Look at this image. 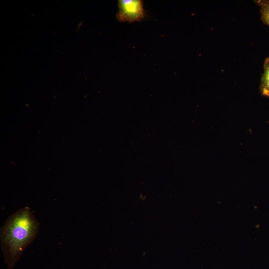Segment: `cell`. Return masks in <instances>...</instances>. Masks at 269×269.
<instances>
[{
  "label": "cell",
  "instance_id": "6da1fadb",
  "mask_svg": "<svg viewBox=\"0 0 269 269\" xmlns=\"http://www.w3.org/2000/svg\"><path fill=\"white\" fill-rule=\"evenodd\" d=\"M39 223L25 206L10 215L1 228V246L8 269L19 260L25 249L38 234Z\"/></svg>",
  "mask_w": 269,
  "mask_h": 269
},
{
  "label": "cell",
  "instance_id": "7a4b0ae2",
  "mask_svg": "<svg viewBox=\"0 0 269 269\" xmlns=\"http://www.w3.org/2000/svg\"><path fill=\"white\" fill-rule=\"evenodd\" d=\"M117 19L122 22L140 21L144 17L143 4L140 0H119Z\"/></svg>",
  "mask_w": 269,
  "mask_h": 269
},
{
  "label": "cell",
  "instance_id": "3957f363",
  "mask_svg": "<svg viewBox=\"0 0 269 269\" xmlns=\"http://www.w3.org/2000/svg\"><path fill=\"white\" fill-rule=\"evenodd\" d=\"M260 91L263 96H269V57L264 63V72L262 75L260 85Z\"/></svg>",
  "mask_w": 269,
  "mask_h": 269
},
{
  "label": "cell",
  "instance_id": "277c9868",
  "mask_svg": "<svg viewBox=\"0 0 269 269\" xmlns=\"http://www.w3.org/2000/svg\"><path fill=\"white\" fill-rule=\"evenodd\" d=\"M260 7L261 19L263 22L269 26V0L255 1Z\"/></svg>",
  "mask_w": 269,
  "mask_h": 269
}]
</instances>
